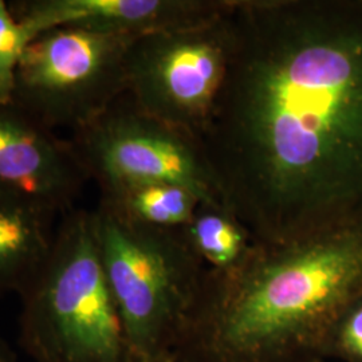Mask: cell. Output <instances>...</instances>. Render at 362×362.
Segmentation results:
<instances>
[{
    "label": "cell",
    "mask_w": 362,
    "mask_h": 362,
    "mask_svg": "<svg viewBox=\"0 0 362 362\" xmlns=\"http://www.w3.org/2000/svg\"><path fill=\"white\" fill-rule=\"evenodd\" d=\"M199 139L220 202L284 245L362 218V0H233Z\"/></svg>",
    "instance_id": "1"
},
{
    "label": "cell",
    "mask_w": 362,
    "mask_h": 362,
    "mask_svg": "<svg viewBox=\"0 0 362 362\" xmlns=\"http://www.w3.org/2000/svg\"><path fill=\"white\" fill-rule=\"evenodd\" d=\"M362 296V218L305 239L255 242L230 272L208 270L173 354L182 362H326L338 317Z\"/></svg>",
    "instance_id": "2"
},
{
    "label": "cell",
    "mask_w": 362,
    "mask_h": 362,
    "mask_svg": "<svg viewBox=\"0 0 362 362\" xmlns=\"http://www.w3.org/2000/svg\"><path fill=\"white\" fill-rule=\"evenodd\" d=\"M19 342L34 362H134L105 276L91 211L65 214L19 294Z\"/></svg>",
    "instance_id": "3"
},
{
    "label": "cell",
    "mask_w": 362,
    "mask_h": 362,
    "mask_svg": "<svg viewBox=\"0 0 362 362\" xmlns=\"http://www.w3.org/2000/svg\"><path fill=\"white\" fill-rule=\"evenodd\" d=\"M105 276L134 362L173 354L199 298L207 267L182 228H153L91 211Z\"/></svg>",
    "instance_id": "4"
},
{
    "label": "cell",
    "mask_w": 362,
    "mask_h": 362,
    "mask_svg": "<svg viewBox=\"0 0 362 362\" xmlns=\"http://www.w3.org/2000/svg\"><path fill=\"white\" fill-rule=\"evenodd\" d=\"M133 40L77 26L40 33L18 66L11 104L57 133L85 128L127 93Z\"/></svg>",
    "instance_id": "5"
},
{
    "label": "cell",
    "mask_w": 362,
    "mask_h": 362,
    "mask_svg": "<svg viewBox=\"0 0 362 362\" xmlns=\"http://www.w3.org/2000/svg\"><path fill=\"white\" fill-rule=\"evenodd\" d=\"M233 6L200 25L134 39L127 58L132 101L199 140L227 76Z\"/></svg>",
    "instance_id": "6"
},
{
    "label": "cell",
    "mask_w": 362,
    "mask_h": 362,
    "mask_svg": "<svg viewBox=\"0 0 362 362\" xmlns=\"http://www.w3.org/2000/svg\"><path fill=\"white\" fill-rule=\"evenodd\" d=\"M71 143L100 191L169 182L194 192L202 203L221 204L199 140L188 132L148 115L125 93Z\"/></svg>",
    "instance_id": "7"
},
{
    "label": "cell",
    "mask_w": 362,
    "mask_h": 362,
    "mask_svg": "<svg viewBox=\"0 0 362 362\" xmlns=\"http://www.w3.org/2000/svg\"><path fill=\"white\" fill-rule=\"evenodd\" d=\"M90 181L70 139L13 104H0V194L47 208L61 218Z\"/></svg>",
    "instance_id": "8"
},
{
    "label": "cell",
    "mask_w": 362,
    "mask_h": 362,
    "mask_svg": "<svg viewBox=\"0 0 362 362\" xmlns=\"http://www.w3.org/2000/svg\"><path fill=\"white\" fill-rule=\"evenodd\" d=\"M233 0H13V16L34 37L55 27L141 38L200 25L230 10Z\"/></svg>",
    "instance_id": "9"
},
{
    "label": "cell",
    "mask_w": 362,
    "mask_h": 362,
    "mask_svg": "<svg viewBox=\"0 0 362 362\" xmlns=\"http://www.w3.org/2000/svg\"><path fill=\"white\" fill-rule=\"evenodd\" d=\"M59 215L0 194V294H21L52 251Z\"/></svg>",
    "instance_id": "10"
},
{
    "label": "cell",
    "mask_w": 362,
    "mask_h": 362,
    "mask_svg": "<svg viewBox=\"0 0 362 362\" xmlns=\"http://www.w3.org/2000/svg\"><path fill=\"white\" fill-rule=\"evenodd\" d=\"M200 199L169 182H140L101 191L100 206L121 219L153 228H182L194 216Z\"/></svg>",
    "instance_id": "11"
},
{
    "label": "cell",
    "mask_w": 362,
    "mask_h": 362,
    "mask_svg": "<svg viewBox=\"0 0 362 362\" xmlns=\"http://www.w3.org/2000/svg\"><path fill=\"white\" fill-rule=\"evenodd\" d=\"M182 233L211 272H233L242 266L255 246L243 223L223 204L200 203Z\"/></svg>",
    "instance_id": "12"
},
{
    "label": "cell",
    "mask_w": 362,
    "mask_h": 362,
    "mask_svg": "<svg viewBox=\"0 0 362 362\" xmlns=\"http://www.w3.org/2000/svg\"><path fill=\"white\" fill-rule=\"evenodd\" d=\"M34 38L13 16L8 1L0 0V104H11L18 66Z\"/></svg>",
    "instance_id": "13"
},
{
    "label": "cell",
    "mask_w": 362,
    "mask_h": 362,
    "mask_svg": "<svg viewBox=\"0 0 362 362\" xmlns=\"http://www.w3.org/2000/svg\"><path fill=\"white\" fill-rule=\"evenodd\" d=\"M324 358L362 362V296L332 326L325 342Z\"/></svg>",
    "instance_id": "14"
},
{
    "label": "cell",
    "mask_w": 362,
    "mask_h": 362,
    "mask_svg": "<svg viewBox=\"0 0 362 362\" xmlns=\"http://www.w3.org/2000/svg\"><path fill=\"white\" fill-rule=\"evenodd\" d=\"M0 362H16L13 350L8 348V345L4 342L1 337H0Z\"/></svg>",
    "instance_id": "15"
},
{
    "label": "cell",
    "mask_w": 362,
    "mask_h": 362,
    "mask_svg": "<svg viewBox=\"0 0 362 362\" xmlns=\"http://www.w3.org/2000/svg\"><path fill=\"white\" fill-rule=\"evenodd\" d=\"M146 362H182L175 356V354H170V356H167V357H163V358H158V360H153V361H146Z\"/></svg>",
    "instance_id": "16"
}]
</instances>
